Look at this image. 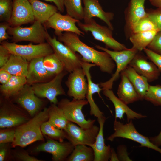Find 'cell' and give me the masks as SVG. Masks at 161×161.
I'll list each match as a JSON object with an SVG mask.
<instances>
[{
	"label": "cell",
	"instance_id": "cell-1",
	"mask_svg": "<svg viewBox=\"0 0 161 161\" xmlns=\"http://www.w3.org/2000/svg\"><path fill=\"white\" fill-rule=\"evenodd\" d=\"M78 35L73 32H65L57 36V39L74 52L79 53L83 61L95 64L102 72L112 74L116 65L109 55L87 45L80 39Z\"/></svg>",
	"mask_w": 161,
	"mask_h": 161
},
{
	"label": "cell",
	"instance_id": "cell-2",
	"mask_svg": "<svg viewBox=\"0 0 161 161\" xmlns=\"http://www.w3.org/2000/svg\"><path fill=\"white\" fill-rule=\"evenodd\" d=\"M48 112L49 108H45L32 119L17 126L12 146L24 147L35 141L44 140L41 126L48 119Z\"/></svg>",
	"mask_w": 161,
	"mask_h": 161
},
{
	"label": "cell",
	"instance_id": "cell-3",
	"mask_svg": "<svg viewBox=\"0 0 161 161\" xmlns=\"http://www.w3.org/2000/svg\"><path fill=\"white\" fill-rule=\"evenodd\" d=\"M77 24L80 29L86 32H90L94 39L103 43L107 48H109L116 51L128 49L124 44L113 38L112 30L108 26L98 24L93 18L85 23H83L80 21Z\"/></svg>",
	"mask_w": 161,
	"mask_h": 161
},
{
	"label": "cell",
	"instance_id": "cell-4",
	"mask_svg": "<svg viewBox=\"0 0 161 161\" xmlns=\"http://www.w3.org/2000/svg\"><path fill=\"white\" fill-rule=\"evenodd\" d=\"M87 100H70L67 98L63 99L58 102V106L62 110L66 119L70 122L75 123L80 127L85 129L92 127L96 121L95 119L86 120L82 111L83 107L88 104Z\"/></svg>",
	"mask_w": 161,
	"mask_h": 161
},
{
	"label": "cell",
	"instance_id": "cell-5",
	"mask_svg": "<svg viewBox=\"0 0 161 161\" xmlns=\"http://www.w3.org/2000/svg\"><path fill=\"white\" fill-rule=\"evenodd\" d=\"M7 31L12 37V42L16 43L28 41L37 44L43 43L46 41L48 33L42 23L35 21L29 27L10 26Z\"/></svg>",
	"mask_w": 161,
	"mask_h": 161
},
{
	"label": "cell",
	"instance_id": "cell-6",
	"mask_svg": "<svg viewBox=\"0 0 161 161\" xmlns=\"http://www.w3.org/2000/svg\"><path fill=\"white\" fill-rule=\"evenodd\" d=\"M1 43L11 54L20 56L28 61L35 58L44 57L54 53L47 42L37 44L21 45L4 41Z\"/></svg>",
	"mask_w": 161,
	"mask_h": 161
},
{
	"label": "cell",
	"instance_id": "cell-7",
	"mask_svg": "<svg viewBox=\"0 0 161 161\" xmlns=\"http://www.w3.org/2000/svg\"><path fill=\"white\" fill-rule=\"evenodd\" d=\"M46 41L52 47L54 53L63 64L64 69L68 73L82 67V57L56 39L48 33Z\"/></svg>",
	"mask_w": 161,
	"mask_h": 161
},
{
	"label": "cell",
	"instance_id": "cell-8",
	"mask_svg": "<svg viewBox=\"0 0 161 161\" xmlns=\"http://www.w3.org/2000/svg\"><path fill=\"white\" fill-rule=\"evenodd\" d=\"M95 47L96 48L108 53L116 63V70L112 77L107 81L99 84L103 90L111 89L113 82L118 79L121 72L129 65L139 51L133 47L123 50L116 51L109 50L108 48L99 45H96Z\"/></svg>",
	"mask_w": 161,
	"mask_h": 161
},
{
	"label": "cell",
	"instance_id": "cell-9",
	"mask_svg": "<svg viewBox=\"0 0 161 161\" xmlns=\"http://www.w3.org/2000/svg\"><path fill=\"white\" fill-rule=\"evenodd\" d=\"M114 132L107 140L112 141L117 137L131 140L140 144V147H145L157 151L161 154V148L152 143L148 137L139 133L136 129L131 120L128 123L123 124L115 120L114 123Z\"/></svg>",
	"mask_w": 161,
	"mask_h": 161
},
{
	"label": "cell",
	"instance_id": "cell-10",
	"mask_svg": "<svg viewBox=\"0 0 161 161\" xmlns=\"http://www.w3.org/2000/svg\"><path fill=\"white\" fill-rule=\"evenodd\" d=\"M30 119L22 109L9 99L1 100L0 127L1 129L18 126Z\"/></svg>",
	"mask_w": 161,
	"mask_h": 161
},
{
	"label": "cell",
	"instance_id": "cell-11",
	"mask_svg": "<svg viewBox=\"0 0 161 161\" xmlns=\"http://www.w3.org/2000/svg\"><path fill=\"white\" fill-rule=\"evenodd\" d=\"M68 73L64 70L48 82L32 85L36 95L39 97L46 98L52 103L57 104V96L66 95L62 86V82Z\"/></svg>",
	"mask_w": 161,
	"mask_h": 161
},
{
	"label": "cell",
	"instance_id": "cell-12",
	"mask_svg": "<svg viewBox=\"0 0 161 161\" xmlns=\"http://www.w3.org/2000/svg\"><path fill=\"white\" fill-rule=\"evenodd\" d=\"M99 130V127L94 125L92 127L85 129L69 122L64 130L66 138L75 146L84 145L90 146L95 142Z\"/></svg>",
	"mask_w": 161,
	"mask_h": 161
},
{
	"label": "cell",
	"instance_id": "cell-13",
	"mask_svg": "<svg viewBox=\"0 0 161 161\" xmlns=\"http://www.w3.org/2000/svg\"><path fill=\"white\" fill-rule=\"evenodd\" d=\"M84 72L81 67L69 73L65 84L68 88L67 95L76 100L85 99L87 92L88 83Z\"/></svg>",
	"mask_w": 161,
	"mask_h": 161
},
{
	"label": "cell",
	"instance_id": "cell-14",
	"mask_svg": "<svg viewBox=\"0 0 161 161\" xmlns=\"http://www.w3.org/2000/svg\"><path fill=\"white\" fill-rule=\"evenodd\" d=\"M13 98L15 102L24 108L31 117L35 115L44 103L43 101L35 94L32 86L27 84Z\"/></svg>",
	"mask_w": 161,
	"mask_h": 161
},
{
	"label": "cell",
	"instance_id": "cell-15",
	"mask_svg": "<svg viewBox=\"0 0 161 161\" xmlns=\"http://www.w3.org/2000/svg\"><path fill=\"white\" fill-rule=\"evenodd\" d=\"M80 21L67 14L63 15L57 12L45 24L47 27L54 30V33L57 36L62 34L63 32H73L78 35L83 36L85 35L84 33L75 24Z\"/></svg>",
	"mask_w": 161,
	"mask_h": 161
},
{
	"label": "cell",
	"instance_id": "cell-16",
	"mask_svg": "<svg viewBox=\"0 0 161 161\" xmlns=\"http://www.w3.org/2000/svg\"><path fill=\"white\" fill-rule=\"evenodd\" d=\"M32 9L29 0H14L11 18L8 22L11 27L34 22Z\"/></svg>",
	"mask_w": 161,
	"mask_h": 161
},
{
	"label": "cell",
	"instance_id": "cell-17",
	"mask_svg": "<svg viewBox=\"0 0 161 161\" xmlns=\"http://www.w3.org/2000/svg\"><path fill=\"white\" fill-rule=\"evenodd\" d=\"M75 147L69 141L60 142L50 139L45 143L37 146L35 150L48 152L52 155L53 161H61L67 159Z\"/></svg>",
	"mask_w": 161,
	"mask_h": 161
},
{
	"label": "cell",
	"instance_id": "cell-18",
	"mask_svg": "<svg viewBox=\"0 0 161 161\" xmlns=\"http://www.w3.org/2000/svg\"><path fill=\"white\" fill-rule=\"evenodd\" d=\"M139 52L129 63V65L133 68L139 74L145 77L148 82L157 79L161 71L151 61H148V57Z\"/></svg>",
	"mask_w": 161,
	"mask_h": 161
},
{
	"label": "cell",
	"instance_id": "cell-19",
	"mask_svg": "<svg viewBox=\"0 0 161 161\" xmlns=\"http://www.w3.org/2000/svg\"><path fill=\"white\" fill-rule=\"evenodd\" d=\"M84 4L83 20L84 23L94 17H97L103 21L112 30L114 27L111 21L114 19V14L105 12L100 4L99 0H82Z\"/></svg>",
	"mask_w": 161,
	"mask_h": 161
},
{
	"label": "cell",
	"instance_id": "cell-20",
	"mask_svg": "<svg viewBox=\"0 0 161 161\" xmlns=\"http://www.w3.org/2000/svg\"><path fill=\"white\" fill-rule=\"evenodd\" d=\"M95 66V64L92 63L91 64L83 61L82 62V67L84 72L87 80L88 89L86 98L90 105V114L91 115H94L99 118L102 117L104 116L103 113L100 111L95 103L92 95L93 94L97 93L99 97H101L100 92L103 90V89L100 88L99 84L95 83L92 81L90 72V68Z\"/></svg>",
	"mask_w": 161,
	"mask_h": 161
},
{
	"label": "cell",
	"instance_id": "cell-21",
	"mask_svg": "<svg viewBox=\"0 0 161 161\" xmlns=\"http://www.w3.org/2000/svg\"><path fill=\"white\" fill-rule=\"evenodd\" d=\"M44 57L32 59L29 63L26 84L30 85L48 82L54 77L47 70L43 64Z\"/></svg>",
	"mask_w": 161,
	"mask_h": 161
},
{
	"label": "cell",
	"instance_id": "cell-22",
	"mask_svg": "<svg viewBox=\"0 0 161 161\" xmlns=\"http://www.w3.org/2000/svg\"><path fill=\"white\" fill-rule=\"evenodd\" d=\"M146 0H130L125 11V30L128 34L131 27L147 16L145 7Z\"/></svg>",
	"mask_w": 161,
	"mask_h": 161
},
{
	"label": "cell",
	"instance_id": "cell-23",
	"mask_svg": "<svg viewBox=\"0 0 161 161\" xmlns=\"http://www.w3.org/2000/svg\"><path fill=\"white\" fill-rule=\"evenodd\" d=\"M103 94L112 103L115 108V120L119 118L123 119V115L125 114L127 120L129 122L131 120L139 119L146 117L145 115L137 113L129 108L119 98L117 97L111 89H104L103 90Z\"/></svg>",
	"mask_w": 161,
	"mask_h": 161
},
{
	"label": "cell",
	"instance_id": "cell-24",
	"mask_svg": "<svg viewBox=\"0 0 161 161\" xmlns=\"http://www.w3.org/2000/svg\"><path fill=\"white\" fill-rule=\"evenodd\" d=\"M97 119L99 131L95 142L90 146L94 152V161H108L110 158L111 148L109 145H105L103 137V128L106 118L104 116Z\"/></svg>",
	"mask_w": 161,
	"mask_h": 161
},
{
	"label": "cell",
	"instance_id": "cell-25",
	"mask_svg": "<svg viewBox=\"0 0 161 161\" xmlns=\"http://www.w3.org/2000/svg\"><path fill=\"white\" fill-rule=\"evenodd\" d=\"M32 10L35 21L46 23L58 10L56 6L38 0H29Z\"/></svg>",
	"mask_w": 161,
	"mask_h": 161
},
{
	"label": "cell",
	"instance_id": "cell-26",
	"mask_svg": "<svg viewBox=\"0 0 161 161\" xmlns=\"http://www.w3.org/2000/svg\"><path fill=\"white\" fill-rule=\"evenodd\" d=\"M121 81L118 88V98L126 104L140 100L134 86L128 78L121 72Z\"/></svg>",
	"mask_w": 161,
	"mask_h": 161
},
{
	"label": "cell",
	"instance_id": "cell-27",
	"mask_svg": "<svg viewBox=\"0 0 161 161\" xmlns=\"http://www.w3.org/2000/svg\"><path fill=\"white\" fill-rule=\"evenodd\" d=\"M121 72L125 75L132 83L138 94L140 100L144 99L149 85L147 79L138 74L129 65Z\"/></svg>",
	"mask_w": 161,
	"mask_h": 161
},
{
	"label": "cell",
	"instance_id": "cell-28",
	"mask_svg": "<svg viewBox=\"0 0 161 161\" xmlns=\"http://www.w3.org/2000/svg\"><path fill=\"white\" fill-rule=\"evenodd\" d=\"M29 62L22 57L11 54L9 60L2 68L12 75L26 77Z\"/></svg>",
	"mask_w": 161,
	"mask_h": 161
},
{
	"label": "cell",
	"instance_id": "cell-29",
	"mask_svg": "<svg viewBox=\"0 0 161 161\" xmlns=\"http://www.w3.org/2000/svg\"><path fill=\"white\" fill-rule=\"evenodd\" d=\"M26 77L12 75L6 83L0 86V91L4 98L10 99L16 95L26 84Z\"/></svg>",
	"mask_w": 161,
	"mask_h": 161
},
{
	"label": "cell",
	"instance_id": "cell-30",
	"mask_svg": "<svg viewBox=\"0 0 161 161\" xmlns=\"http://www.w3.org/2000/svg\"><path fill=\"white\" fill-rule=\"evenodd\" d=\"M158 31L151 30L132 33L129 38L132 44V47L139 52L147 48Z\"/></svg>",
	"mask_w": 161,
	"mask_h": 161
},
{
	"label": "cell",
	"instance_id": "cell-31",
	"mask_svg": "<svg viewBox=\"0 0 161 161\" xmlns=\"http://www.w3.org/2000/svg\"><path fill=\"white\" fill-rule=\"evenodd\" d=\"M48 121L55 127L65 130L70 122L65 117L62 109L52 103L49 107Z\"/></svg>",
	"mask_w": 161,
	"mask_h": 161
},
{
	"label": "cell",
	"instance_id": "cell-32",
	"mask_svg": "<svg viewBox=\"0 0 161 161\" xmlns=\"http://www.w3.org/2000/svg\"><path fill=\"white\" fill-rule=\"evenodd\" d=\"M94 152L91 147L79 145L75 146L66 160L67 161H94Z\"/></svg>",
	"mask_w": 161,
	"mask_h": 161
},
{
	"label": "cell",
	"instance_id": "cell-33",
	"mask_svg": "<svg viewBox=\"0 0 161 161\" xmlns=\"http://www.w3.org/2000/svg\"><path fill=\"white\" fill-rule=\"evenodd\" d=\"M43 62L47 72L54 77L64 70L62 63L54 53L44 57Z\"/></svg>",
	"mask_w": 161,
	"mask_h": 161
},
{
	"label": "cell",
	"instance_id": "cell-34",
	"mask_svg": "<svg viewBox=\"0 0 161 161\" xmlns=\"http://www.w3.org/2000/svg\"><path fill=\"white\" fill-rule=\"evenodd\" d=\"M67 14L80 21L83 19V10L81 0H64Z\"/></svg>",
	"mask_w": 161,
	"mask_h": 161
},
{
	"label": "cell",
	"instance_id": "cell-35",
	"mask_svg": "<svg viewBox=\"0 0 161 161\" xmlns=\"http://www.w3.org/2000/svg\"><path fill=\"white\" fill-rule=\"evenodd\" d=\"M42 133L60 142H63L66 138L64 131L58 129L52 125L48 121L43 123L41 126Z\"/></svg>",
	"mask_w": 161,
	"mask_h": 161
},
{
	"label": "cell",
	"instance_id": "cell-36",
	"mask_svg": "<svg viewBox=\"0 0 161 161\" xmlns=\"http://www.w3.org/2000/svg\"><path fill=\"white\" fill-rule=\"evenodd\" d=\"M151 30L158 31L155 25L147 16L133 26L128 34L129 37L132 33Z\"/></svg>",
	"mask_w": 161,
	"mask_h": 161
},
{
	"label": "cell",
	"instance_id": "cell-37",
	"mask_svg": "<svg viewBox=\"0 0 161 161\" xmlns=\"http://www.w3.org/2000/svg\"><path fill=\"white\" fill-rule=\"evenodd\" d=\"M144 99L155 106H161V86L149 85Z\"/></svg>",
	"mask_w": 161,
	"mask_h": 161
},
{
	"label": "cell",
	"instance_id": "cell-38",
	"mask_svg": "<svg viewBox=\"0 0 161 161\" xmlns=\"http://www.w3.org/2000/svg\"><path fill=\"white\" fill-rule=\"evenodd\" d=\"M13 2L11 0H0V20L8 22L12 13Z\"/></svg>",
	"mask_w": 161,
	"mask_h": 161
},
{
	"label": "cell",
	"instance_id": "cell-39",
	"mask_svg": "<svg viewBox=\"0 0 161 161\" xmlns=\"http://www.w3.org/2000/svg\"><path fill=\"white\" fill-rule=\"evenodd\" d=\"M148 17L154 24L158 31H161V7L146 11Z\"/></svg>",
	"mask_w": 161,
	"mask_h": 161
},
{
	"label": "cell",
	"instance_id": "cell-40",
	"mask_svg": "<svg viewBox=\"0 0 161 161\" xmlns=\"http://www.w3.org/2000/svg\"><path fill=\"white\" fill-rule=\"evenodd\" d=\"M147 48L155 53L161 55V31L157 32Z\"/></svg>",
	"mask_w": 161,
	"mask_h": 161
},
{
	"label": "cell",
	"instance_id": "cell-41",
	"mask_svg": "<svg viewBox=\"0 0 161 161\" xmlns=\"http://www.w3.org/2000/svg\"><path fill=\"white\" fill-rule=\"evenodd\" d=\"M148 58L161 71V55L154 52L146 48L143 50Z\"/></svg>",
	"mask_w": 161,
	"mask_h": 161
},
{
	"label": "cell",
	"instance_id": "cell-42",
	"mask_svg": "<svg viewBox=\"0 0 161 161\" xmlns=\"http://www.w3.org/2000/svg\"><path fill=\"white\" fill-rule=\"evenodd\" d=\"M15 130H1L0 132V143L3 144L9 142L13 143L14 141Z\"/></svg>",
	"mask_w": 161,
	"mask_h": 161
},
{
	"label": "cell",
	"instance_id": "cell-43",
	"mask_svg": "<svg viewBox=\"0 0 161 161\" xmlns=\"http://www.w3.org/2000/svg\"><path fill=\"white\" fill-rule=\"evenodd\" d=\"M11 54L4 47L0 45V68L4 66L9 60Z\"/></svg>",
	"mask_w": 161,
	"mask_h": 161
},
{
	"label": "cell",
	"instance_id": "cell-44",
	"mask_svg": "<svg viewBox=\"0 0 161 161\" xmlns=\"http://www.w3.org/2000/svg\"><path fill=\"white\" fill-rule=\"evenodd\" d=\"M10 27V25L8 22H3L0 23V42L1 43L10 38L7 30Z\"/></svg>",
	"mask_w": 161,
	"mask_h": 161
},
{
	"label": "cell",
	"instance_id": "cell-45",
	"mask_svg": "<svg viewBox=\"0 0 161 161\" xmlns=\"http://www.w3.org/2000/svg\"><path fill=\"white\" fill-rule=\"evenodd\" d=\"M12 75L5 69L0 68V83L1 85L7 83Z\"/></svg>",
	"mask_w": 161,
	"mask_h": 161
},
{
	"label": "cell",
	"instance_id": "cell-46",
	"mask_svg": "<svg viewBox=\"0 0 161 161\" xmlns=\"http://www.w3.org/2000/svg\"><path fill=\"white\" fill-rule=\"evenodd\" d=\"M17 157L20 160L24 161H40L41 160L29 155L27 153L21 152L18 153Z\"/></svg>",
	"mask_w": 161,
	"mask_h": 161
},
{
	"label": "cell",
	"instance_id": "cell-47",
	"mask_svg": "<svg viewBox=\"0 0 161 161\" xmlns=\"http://www.w3.org/2000/svg\"><path fill=\"white\" fill-rule=\"evenodd\" d=\"M46 1L52 2L57 7L58 10L61 12L63 13L64 10V0H44Z\"/></svg>",
	"mask_w": 161,
	"mask_h": 161
},
{
	"label": "cell",
	"instance_id": "cell-48",
	"mask_svg": "<svg viewBox=\"0 0 161 161\" xmlns=\"http://www.w3.org/2000/svg\"><path fill=\"white\" fill-rule=\"evenodd\" d=\"M151 142L156 145L161 146V130L159 134L157 136L150 138Z\"/></svg>",
	"mask_w": 161,
	"mask_h": 161
},
{
	"label": "cell",
	"instance_id": "cell-49",
	"mask_svg": "<svg viewBox=\"0 0 161 161\" xmlns=\"http://www.w3.org/2000/svg\"><path fill=\"white\" fill-rule=\"evenodd\" d=\"M151 4L157 8L161 7V0H149Z\"/></svg>",
	"mask_w": 161,
	"mask_h": 161
},
{
	"label": "cell",
	"instance_id": "cell-50",
	"mask_svg": "<svg viewBox=\"0 0 161 161\" xmlns=\"http://www.w3.org/2000/svg\"><path fill=\"white\" fill-rule=\"evenodd\" d=\"M109 159L110 161L119 160V159L114 150L112 148L111 149V152Z\"/></svg>",
	"mask_w": 161,
	"mask_h": 161
},
{
	"label": "cell",
	"instance_id": "cell-51",
	"mask_svg": "<svg viewBox=\"0 0 161 161\" xmlns=\"http://www.w3.org/2000/svg\"><path fill=\"white\" fill-rule=\"evenodd\" d=\"M6 153V150L5 148L1 149L0 151V161L4 160Z\"/></svg>",
	"mask_w": 161,
	"mask_h": 161
}]
</instances>
